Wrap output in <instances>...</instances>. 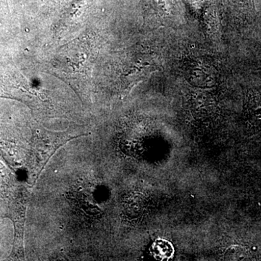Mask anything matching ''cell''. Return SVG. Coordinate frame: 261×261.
Masks as SVG:
<instances>
[{
	"instance_id": "cell-1",
	"label": "cell",
	"mask_w": 261,
	"mask_h": 261,
	"mask_svg": "<svg viewBox=\"0 0 261 261\" xmlns=\"http://www.w3.org/2000/svg\"><path fill=\"white\" fill-rule=\"evenodd\" d=\"M246 116L250 123L261 126V94L249 96L246 105Z\"/></svg>"
}]
</instances>
